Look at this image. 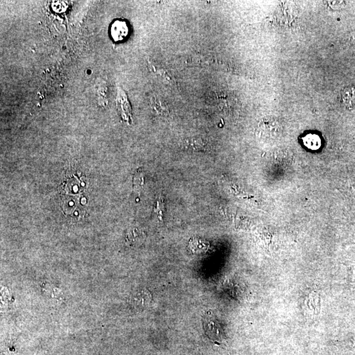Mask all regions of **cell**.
Segmentation results:
<instances>
[{
  "label": "cell",
  "mask_w": 355,
  "mask_h": 355,
  "mask_svg": "<svg viewBox=\"0 0 355 355\" xmlns=\"http://www.w3.org/2000/svg\"><path fill=\"white\" fill-rule=\"evenodd\" d=\"M129 29L127 23L121 20H117L111 27V35L115 42L123 41L127 37Z\"/></svg>",
  "instance_id": "1"
},
{
  "label": "cell",
  "mask_w": 355,
  "mask_h": 355,
  "mask_svg": "<svg viewBox=\"0 0 355 355\" xmlns=\"http://www.w3.org/2000/svg\"><path fill=\"white\" fill-rule=\"evenodd\" d=\"M341 99L346 107H353L355 105V88L350 87L345 88L341 94Z\"/></svg>",
  "instance_id": "5"
},
{
  "label": "cell",
  "mask_w": 355,
  "mask_h": 355,
  "mask_svg": "<svg viewBox=\"0 0 355 355\" xmlns=\"http://www.w3.org/2000/svg\"><path fill=\"white\" fill-rule=\"evenodd\" d=\"M53 10L55 11H58L59 8H61L62 9V11H64L65 10V8L67 9V5L66 4H65V2H53Z\"/></svg>",
  "instance_id": "6"
},
{
  "label": "cell",
  "mask_w": 355,
  "mask_h": 355,
  "mask_svg": "<svg viewBox=\"0 0 355 355\" xmlns=\"http://www.w3.org/2000/svg\"><path fill=\"white\" fill-rule=\"evenodd\" d=\"M205 329L210 338L214 341H221L223 338L222 330L220 325L218 324L214 318H208L205 321Z\"/></svg>",
  "instance_id": "3"
},
{
  "label": "cell",
  "mask_w": 355,
  "mask_h": 355,
  "mask_svg": "<svg viewBox=\"0 0 355 355\" xmlns=\"http://www.w3.org/2000/svg\"><path fill=\"white\" fill-rule=\"evenodd\" d=\"M305 147L311 150H317L322 145L320 137L317 134H309L303 139Z\"/></svg>",
  "instance_id": "4"
},
{
  "label": "cell",
  "mask_w": 355,
  "mask_h": 355,
  "mask_svg": "<svg viewBox=\"0 0 355 355\" xmlns=\"http://www.w3.org/2000/svg\"><path fill=\"white\" fill-rule=\"evenodd\" d=\"M117 107L120 114L124 118H130L132 110H131L130 104L129 102L128 97L125 92L121 88H119L118 93L117 97Z\"/></svg>",
  "instance_id": "2"
}]
</instances>
